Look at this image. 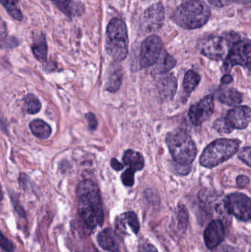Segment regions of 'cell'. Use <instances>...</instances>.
<instances>
[{"instance_id":"obj_13","label":"cell","mask_w":251,"mask_h":252,"mask_svg":"<svg viewBox=\"0 0 251 252\" xmlns=\"http://www.w3.org/2000/svg\"><path fill=\"white\" fill-rule=\"evenodd\" d=\"M115 228L116 232L121 236L128 235L129 231L137 235L140 230L139 221L136 213L134 212H127L116 218Z\"/></svg>"},{"instance_id":"obj_34","label":"cell","mask_w":251,"mask_h":252,"mask_svg":"<svg viewBox=\"0 0 251 252\" xmlns=\"http://www.w3.org/2000/svg\"><path fill=\"white\" fill-rule=\"evenodd\" d=\"M138 252H159L157 249L148 243H144L139 246Z\"/></svg>"},{"instance_id":"obj_30","label":"cell","mask_w":251,"mask_h":252,"mask_svg":"<svg viewBox=\"0 0 251 252\" xmlns=\"http://www.w3.org/2000/svg\"><path fill=\"white\" fill-rule=\"evenodd\" d=\"M134 175H135V172L130 170V169H128L122 173L121 179H122V183L125 186L132 187L134 185V182H135L134 181Z\"/></svg>"},{"instance_id":"obj_9","label":"cell","mask_w":251,"mask_h":252,"mask_svg":"<svg viewBox=\"0 0 251 252\" xmlns=\"http://www.w3.org/2000/svg\"><path fill=\"white\" fill-rule=\"evenodd\" d=\"M164 50V44L161 38L156 35L147 37L143 41L140 51L139 63L141 67L148 68L154 66Z\"/></svg>"},{"instance_id":"obj_7","label":"cell","mask_w":251,"mask_h":252,"mask_svg":"<svg viewBox=\"0 0 251 252\" xmlns=\"http://www.w3.org/2000/svg\"><path fill=\"white\" fill-rule=\"evenodd\" d=\"M228 38L221 36H211L204 38L199 43L200 53L208 59L214 61L225 59L231 47Z\"/></svg>"},{"instance_id":"obj_3","label":"cell","mask_w":251,"mask_h":252,"mask_svg":"<svg viewBox=\"0 0 251 252\" xmlns=\"http://www.w3.org/2000/svg\"><path fill=\"white\" fill-rule=\"evenodd\" d=\"M106 48L115 62H122L128 56V29L122 19L114 18L109 22L106 30Z\"/></svg>"},{"instance_id":"obj_8","label":"cell","mask_w":251,"mask_h":252,"mask_svg":"<svg viewBox=\"0 0 251 252\" xmlns=\"http://www.w3.org/2000/svg\"><path fill=\"white\" fill-rule=\"evenodd\" d=\"M224 207L228 214L233 215L243 222L251 220V199L249 196L240 192H234L225 197Z\"/></svg>"},{"instance_id":"obj_25","label":"cell","mask_w":251,"mask_h":252,"mask_svg":"<svg viewBox=\"0 0 251 252\" xmlns=\"http://www.w3.org/2000/svg\"><path fill=\"white\" fill-rule=\"evenodd\" d=\"M25 109L27 113L29 115H35L41 111V103L36 96L32 94H28L25 98Z\"/></svg>"},{"instance_id":"obj_16","label":"cell","mask_w":251,"mask_h":252,"mask_svg":"<svg viewBox=\"0 0 251 252\" xmlns=\"http://www.w3.org/2000/svg\"><path fill=\"white\" fill-rule=\"evenodd\" d=\"M158 89L164 99L171 100L176 94L178 81L173 75L168 74L160 78L158 83Z\"/></svg>"},{"instance_id":"obj_24","label":"cell","mask_w":251,"mask_h":252,"mask_svg":"<svg viewBox=\"0 0 251 252\" xmlns=\"http://www.w3.org/2000/svg\"><path fill=\"white\" fill-rule=\"evenodd\" d=\"M200 81V75L195 71L190 70L185 74L184 89L186 93H191L195 90Z\"/></svg>"},{"instance_id":"obj_23","label":"cell","mask_w":251,"mask_h":252,"mask_svg":"<svg viewBox=\"0 0 251 252\" xmlns=\"http://www.w3.org/2000/svg\"><path fill=\"white\" fill-rule=\"evenodd\" d=\"M0 3L12 18L17 21L23 19V14L19 8L18 0H0Z\"/></svg>"},{"instance_id":"obj_29","label":"cell","mask_w":251,"mask_h":252,"mask_svg":"<svg viewBox=\"0 0 251 252\" xmlns=\"http://www.w3.org/2000/svg\"><path fill=\"white\" fill-rule=\"evenodd\" d=\"M0 248L6 252H14L15 246L8 238L4 236V234L0 231Z\"/></svg>"},{"instance_id":"obj_21","label":"cell","mask_w":251,"mask_h":252,"mask_svg":"<svg viewBox=\"0 0 251 252\" xmlns=\"http://www.w3.org/2000/svg\"><path fill=\"white\" fill-rule=\"evenodd\" d=\"M29 128L32 134L38 139H48L52 134V127L42 120L35 119L31 121Z\"/></svg>"},{"instance_id":"obj_19","label":"cell","mask_w":251,"mask_h":252,"mask_svg":"<svg viewBox=\"0 0 251 252\" xmlns=\"http://www.w3.org/2000/svg\"><path fill=\"white\" fill-rule=\"evenodd\" d=\"M123 161L125 164L129 167L130 170L134 172L139 171L142 170L144 166V159L141 154L138 151L128 150L125 151L123 157Z\"/></svg>"},{"instance_id":"obj_11","label":"cell","mask_w":251,"mask_h":252,"mask_svg":"<svg viewBox=\"0 0 251 252\" xmlns=\"http://www.w3.org/2000/svg\"><path fill=\"white\" fill-rule=\"evenodd\" d=\"M165 11L162 4H156L145 10L141 22L143 32H150L157 31L165 21Z\"/></svg>"},{"instance_id":"obj_6","label":"cell","mask_w":251,"mask_h":252,"mask_svg":"<svg viewBox=\"0 0 251 252\" xmlns=\"http://www.w3.org/2000/svg\"><path fill=\"white\" fill-rule=\"evenodd\" d=\"M236 65L250 68L251 42L249 40H238L231 44L228 56L224 62V67L225 71L229 72Z\"/></svg>"},{"instance_id":"obj_5","label":"cell","mask_w":251,"mask_h":252,"mask_svg":"<svg viewBox=\"0 0 251 252\" xmlns=\"http://www.w3.org/2000/svg\"><path fill=\"white\" fill-rule=\"evenodd\" d=\"M240 145L238 139H216L202 153L200 164L207 168H213L235 155L238 152Z\"/></svg>"},{"instance_id":"obj_32","label":"cell","mask_w":251,"mask_h":252,"mask_svg":"<svg viewBox=\"0 0 251 252\" xmlns=\"http://www.w3.org/2000/svg\"><path fill=\"white\" fill-rule=\"evenodd\" d=\"M85 118L86 119L87 122H88L89 128L91 130H95L97 128V126H98V123H97L95 115L93 113H87L85 115Z\"/></svg>"},{"instance_id":"obj_28","label":"cell","mask_w":251,"mask_h":252,"mask_svg":"<svg viewBox=\"0 0 251 252\" xmlns=\"http://www.w3.org/2000/svg\"><path fill=\"white\" fill-rule=\"evenodd\" d=\"M178 219L179 220L181 228L185 229L187 227V223H188V212L184 205H180L178 207Z\"/></svg>"},{"instance_id":"obj_2","label":"cell","mask_w":251,"mask_h":252,"mask_svg":"<svg viewBox=\"0 0 251 252\" xmlns=\"http://www.w3.org/2000/svg\"><path fill=\"white\" fill-rule=\"evenodd\" d=\"M210 16L211 10L206 3L200 0H190L174 10L172 19L184 29L194 30L204 26Z\"/></svg>"},{"instance_id":"obj_35","label":"cell","mask_w":251,"mask_h":252,"mask_svg":"<svg viewBox=\"0 0 251 252\" xmlns=\"http://www.w3.org/2000/svg\"><path fill=\"white\" fill-rule=\"evenodd\" d=\"M19 183H20L21 187L24 189H27L29 187L30 182H29V178L25 173H21L20 177H19Z\"/></svg>"},{"instance_id":"obj_26","label":"cell","mask_w":251,"mask_h":252,"mask_svg":"<svg viewBox=\"0 0 251 252\" xmlns=\"http://www.w3.org/2000/svg\"><path fill=\"white\" fill-rule=\"evenodd\" d=\"M213 127L215 130L221 133H231L234 130L226 118H218L214 123Z\"/></svg>"},{"instance_id":"obj_31","label":"cell","mask_w":251,"mask_h":252,"mask_svg":"<svg viewBox=\"0 0 251 252\" xmlns=\"http://www.w3.org/2000/svg\"><path fill=\"white\" fill-rule=\"evenodd\" d=\"M251 147H246V148H243L239 154V158L242 161H244L249 167H251Z\"/></svg>"},{"instance_id":"obj_36","label":"cell","mask_w":251,"mask_h":252,"mask_svg":"<svg viewBox=\"0 0 251 252\" xmlns=\"http://www.w3.org/2000/svg\"><path fill=\"white\" fill-rule=\"evenodd\" d=\"M12 203L13 204V207H14V210L18 213L19 216L22 218L26 217V214H25V211L24 209L22 208V206L19 204V202L18 201H15V200L13 198H11Z\"/></svg>"},{"instance_id":"obj_18","label":"cell","mask_w":251,"mask_h":252,"mask_svg":"<svg viewBox=\"0 0 251 252\" xmlns=\"http://www.w3.org/2000/svg\"><path fill=\"white\" fill-rule=\"evenodd\" d=\"M123 69L119 65H112L106 78L105 89L110 93H115L120 88L123 79Z\"/></svg>"},{"instance_id":"obj_22","label":"cell","mask_w":251,"mask_h":252,"mask_svg":"<svg viewBox=\"0 0 251 252\" xmlns=\"http://www.w3.org/2000/svg\"><path fill=\"white\" fill-rule=\"evenodd\" d=\"M176 60L164 50L159 60L155 63L154 71L156 73H167L176 65Z\"/></svg>"},{"instance_id":"obj_17","label":"cell","mask_w":251,"mask_h":252,"mask_svg":"<svg viewBox=\"0 0 251 252\" xmlns=\"http://www.w3.org/2000/svg\"><path fill=\"white\" fill-rule=\"evenodd\" d=\"M217 97L219 101L228 106H237L243 101V96L240 92L225 85L218 90Z\"/></svg>"},{"instance_id":"obj_41","label":"cell","mask_w":251,"mask_h":252,"mask_svg":"<svg viewBox=\"0 0 251 252\" xmlns=\"http://www.w3.org/2000/svg\"><path fill=\"white\" fill-rule=\"evenodd\" d=\"M3 199V192L2 190H1V186H0V201Z\"/></svg>"},{"instance_id":"obj_14","label":"cell","mask_w":251,"mask_h":252,"mask_svg":"<svg viewBox=\"0 0 251 252\" xmlns=\"http://www.w3.org/2000/svg\"><path fill=\"white\" fill-rule=\"evenodd\" d=\"M251 109L247 106H235L227 114L226 119L234 129H245L250 124Z\"/></svg>"},{"instance_id":"obj_4","label":"cell","mask_w":251,"mask_h":252,"mask_svg":"<svg viewBox=\"0 0 251 252\" xmlns=\"http://www.w3.org/2000/svg\"><path fill=\"white\" fill-rule=\"evenodd\" d=\"M167 143L175 162L190 165L197 157V151L193 138L184 130L168 133Z\"/></svg>"},{"instance_id":"obj_15","label":"cell","mask_w":251,"mask_h":252,"mask_svg":"<svg viewBox=\"0 0 251 252\" xmlns=\"http://www.w3.org/2000/svg\"><path fill=\"white\" fill-rule=\"evenodd\" d=\"M97 243L103 250L109 252H118L122 244L121 235L110 228L101 231L97 235Z\"/></svg>"},{"instance_id":"obj_12","label":"cell","mask_w":251,"mask_h":252,"mask_svg":"<svg viewBox=\"0 0 251 252\" xmlns=\"http://www.w3.org/2000/svg\"><path fill=\"white\" fill-rule=\"evenodd\" d=\"M204 241L209 250H214L221 245L225 238V226L222 220H213L206 226L204 232Z\"/></svg>"},{"instance_id":"obj_37","label":"cell","mask_w":251,"mask_h":252,"mask_svg":"<svg viewBox=\"0 0 251 252\" xmlns=\"http://www.w3.org/2000/svg\"><path fill=\"white\" fill-rule=\"evenodd\" d=\"M250 183V179L247 176H244V175H241V176H238L237 179V185L240 188H244V187L247 186Z\"/></svg>"},{"instance_id":"obj_27","label":"cell","mask_w":251,"mask_h":252,"mask_svg":"<svg viewBox=\"0 0 251 252\" xmlns=\"http://www.w3.org/2000/svg\"><path fill=\"white\" fill-rule=\"evenodd\" d=\"M50 1H53L60 11L63 12L68 17L71 18L72 15V7L70 6L72 0H50Z\"/></svg>"},{"instance_id":"obj_40","label":"cell","mask_w":251,"mask_h":252,"mask_svg":"<svg viewBox=\"0 0 251 252\" xmlns=\"http://www.w3.org/2000/svg\"><path fill=\"white\" fill-rule=\"evenodd\" d=\"M237 2L243 3V4H249L251 2V0H237Z\"/></svg>"},{"instance_id":"obj_33","label":"cell","mask_w":251,"mask_h":252,"mask_svg":"<svg viewBox=\"0 0 251 252\" xmlns=\"http://www.w3.org/2000/svg\"><path fill=\"white\" fill-rule=\"evenodd\" d=\"M208 1L215 7H223L229 5L234 1H237V0H208Z\"/></svg>"},{"instance_id":"obj_1","label":"cell","mask_w":251,"mask_h":252,"mask_svg":"<svg viewBox=\"0 0 251 252\" xmlns=\"http://www.w3.org/2000/svg\"><path fill=\"white\" fill-rule=\"evenodd\" d=\"M78 211L85 226L90 229L101 226L104 222L103 202L98 187L92 181L84 180L77 188Z\"/></svg>"},{"instance_id":"obj_38","label":"cell","mask_w":251,"mask_h":252,"mask_svg":"<svg viewBox=\"0 0 251 252\" xmlns=\"http://www.w3.org/2000/svg\"><path fill=\"white\" fill-rule=\"evenodd\" d=\"M111 165H112V168L113 170H116V171H119V170H122L124 168V165L122 163L119 162L116 158H113L111 161Z\"/></svg>"},{"instance_id":"obj_20","label":"cell","mask_w":251,"mask_h":252,"mask_svg":"<svg viewBox=\"0 0 251 252\" xmlns=\"http://www.w3.org/2000/svg\"><path fill=\"white\" fill-rule=\"evenodd\" d=\"M31 48L34 56L38 62H45L47 61V44L44 34L36 35Z\"/></svg>"},{"instance_id":"obj_39","label":"cell","mask_w":251,"mask_h":252,"mask_svg":"<svg viewBox=\"0 0 251 252\" xmlns=\"http://www.w3.org/2000/svg\"><path fill=\"white\" fill-rule=\"evenodd\" d=\"M232 81V76L227 74V75H225L223 77L222 79H221V84H222V85H227V84H229Z\"/></svg>"},{"instance_id":"obj_10","label":"cell","mask_w":251,"mask_h":252,"mask_svg":"<svg viewBox=\"0 0 251 252\" xmlns=\"http://www.w3.org/2000/svg\"><path fill=\"white\" fill-rule=\"evenodd\" d=\"M214 109L215 100L214 96L211 94L193 104L189 111L188 117L193 125L200 126L211 118Z\"/></svg>"}]
</instances>
